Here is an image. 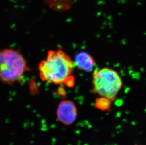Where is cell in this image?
I'll use <instances>...</instances> for the list:
<instances>
[{"label": "cell", "mask_w": 146, "mask_h": 145, "mask_svg": "<svg viewBox=\"0 0 146 145\" xmlns=\"http://www.w3.org/2000/svg\"><path fill=\"white\" fill-rule=\"evenodd\" d=\"M74 63L63 50L49 51L44 60L39 64V77L42 81L56 85L65 84L72 76Z\"/></svg>", "instance_id": "6da1fadb"}, {"label": "cell", "mask_w": 146, "mask_h": 145, "mask_svg": "<svg viewBox=\"0 0 146 145\" xmlns=\"http://www.w3.org/2000/svg\"><path fill=\"white\" fill-rule=\"evenodd\" d=\"M28 70L26 61L19 51L0 50V82L7 84L20 82Z\"/></svg>", "instance_id": "7a4b0ae2"}, {"label": "cell", "mask_w": 146, "mask_h": 145, "mask_svg": "<svg viewBox=\"0 0 146 145\" xmlns=\"http://www.w3.org/2000/svg\"><path fill=\"white\" fill-rule=\"evenodd\" d=\"M92 90L99 96L108 98L113 102L123 87L121 77L113 69L104 67L94 72Z\"/></svg>", "instance_id": "3957f363"}, {"label": "cell", "mask_w": 146, "mask_h": 145, "mask_svg": "<svg viewBox=\"0 0 146 145\" xmlns=\"http://www.w3.org/2000/svg\"><path fill=\"white\" fill-rule=\"evenodd\" d=\"M57 118L65 125H72L77 119L78 110L74 103L71 100H63L60 103L56 111Z\"/></svg>", "instance_id": "277c9868"}, {"label": "cell", "mask_w": 146, "mask_h": 145, "mask_svg": "<svg viewBox=\"0 0 146 145\" xmlns=\"http://www.w3.org/2000/svg\"><path fill=\"white\" fill-rule=\"evenodd\" d=\"M75 65L79 69L90 72L93 70L96 61L90 54L82 51L77 54L75 57Z\"/></svg>", "instance_id": "5b68a950"}, {"label": "cell", "mask_w": 146, "mask_h": 145, "mask_svg": "<svg viewBox=\"0 0 146 145\" xmlns=\"http://www.w3.org/2000/svg\"><path fill=\"white\" fill-rule=\"evenodd\" d=\"M112 102L108 98L99 96L96 99L94 107L100 111L109 112L112 108Z\"/></svg>", "instance_id": "8992f818"}]
</instances>
